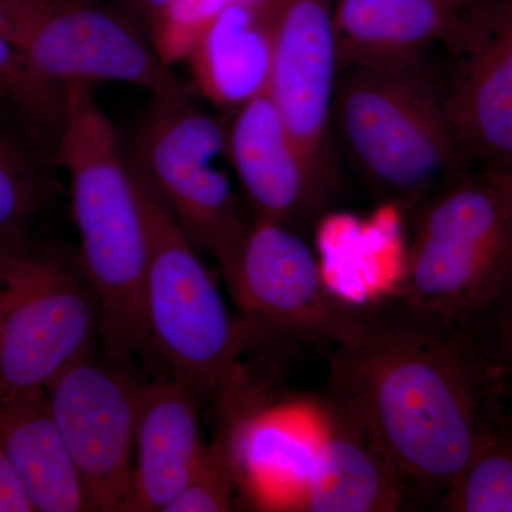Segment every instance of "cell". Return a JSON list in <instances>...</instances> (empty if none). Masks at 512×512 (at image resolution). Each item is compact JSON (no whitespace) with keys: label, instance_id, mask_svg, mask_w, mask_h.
Masks as SVG:
<instances>
[{"label":"cell","instance_id":"16","mask_svg":"<svg viewBox=\"0 0 512 512\" xmlns=\"http://www.w3.org/2000/svg\"><path fill=\"white\" fill-rule=\"evenodd\" d=\"M200 400L175 379L143 384L130 511L164 512L200 464Z\"/></svg>","mask_w":512,"mask_h":512},{"label":"cell","instance_id":"13","mask_svg":"<svg viewBox=\"0 0 512 512\" xmlns=\"http://www.w3.org/2000/svg\"><path fill=\"white\" fill-rule=\"evenodd\" d=\"M228 161L258 218L295 228L315 220L332 200L303 156L266 89L234 111Z\"/></svg>","mask_w":512,"mask_h":512},{"label":"cell","instance_id":"21","mask_svg":"<svg viewBox=\"0 0 512 512\" xmlns=\"http://www.w3.org/2000/svg\"><path fill=\"white\" fill-rule=\"evenodd\" d=\"M0 101L36 143L56 147L63 120L64 86L40 72L28 53L3 35Z\"/></svg>","mask_w":512,"mask_h":512},{"label":"cell","instance_id":"17","mask_svg":"<svg viewBox=\"0 0 512 512\" xmlns=\"http://www.w3.org/2000/svg\"><path fill=\"white\" fill-rule=\"evenodd\" d=\"M0 434L33 511H93L45 387L0 400Z\"/></svg>","mask_w":512,"mask_h":512},{"label":"cell","instance_id":"15","mask_svg":"<svg viewBox=\"0 0 512 512\" xmlns=\"http://www.w3.org/2000/svg\"><path fill=\"white\" fill-rule=\"evenodd\" d=\"M466 12L454 0H333L339 70L416 66L454 42Z\"/></svg>","mask_w":512,"mask_h":512},{"label":"cell","instance_id":"7","mask_svg":"<svg viewBox=\"0 0 512 512\" xmlns=\"http://www.w3.org/2000/svg\"><path fill=\"white\" fill-rule=\"evenodd\" d=\"M228 124L192 101L184 86L153 93L131 163L173 211L192 242L224 262L248 222L221 160Z\"/></svg>","mask_w":512,"mask_h":512},{"label":"cell","instance_id":"24","mask_svg":"<svg viewBox=\"0 0 512 512\" xmlns=\"http://www.w3.org/2000/svg\"><path fill=\"white\" fill-rule=\"evenodd\" d=\"M0 512H35L13 468L0 434Z\"/></svg>","mask_w":512,"mask_h":512},{"label":"cell","instance_id":"4","mask_svg":"<svg viewBox=\"0 0 512 512\" xmlns=\"http://www.w3.org/2000/svg\"><path fill=\"white\" fill-rule=\"evenodd\" d=\"M414 234L396 295L466 325L512 265V173L470 167L414 207Z\"/></svg>","mask_w":512,"mask_h":512},{"label":"cell","instance_id":"10","mask_svg":"<svg viewBox=\"0 0 512 512\" xmlns=\"http://www.w3.org/2000/svg\"><path fill=\"white\" fill-rule=\"evenodd\" d=\"M272 35L266 92L320 180L336 190L330 147L339 76L333 0H261Z\"/></svg>","mask_w":512,"mask_h":512},{"label":"cell","instance_id":"3","mask_svg":"<svg viewBox=\"0 0 512 512\" xmlns=\"http://www.w3.org/2000/svg\"><path fill=\"white\" fill-rule=\"evenodd\" d=\"M332 124L372 187L412 208L471 164L421 63L339 70Z\"/></svg>","mask_w":512,"mask_h":512},{"label":"cell","instance_id":"23","mask_svg":"<svg viewBox=\"0 0 512 512\" xmlns=\"http://www.w3.org/2000/svg\"><path fill=\"white\" fill-rule=\"evenodd\" d=\"M238 484V464L229 437L215 440L164 512L231 511Z\"/></svg>","mask_w":512,"mask_h":512},{"label":"cell","instance_id":"26","mask_svg":"<svg viewBox=\"0 0 512 512\" xmlns=\"http://www.w3.org/2000/svg\"><path fill=\"white\" fill-rule=\"evenodd\" d=\"M0 35L22 47L20 0H0Z\"/></svg>","mask_w":512,"mask_h":512},{"label":"cell","instance_id":"12","mask_svg":"<svg viewBox=\"0 0 512 512\" xmlns=\"http://www.w3.org/2000/svg\"><path fill=\"white\" fill-rule=\"evenodd\" d=\"M444 101L471 163L512 173V0L467 10Z\"/></svg>","mask_w":512,"mask_h":512},{"label":"cell","instance_id":"1","mask_svg":"<svg viewBox=\"0 0 512 512\" xmlns=\"http://www.w3.org/2000/svg\"><path fill=\"white\" fill-rule=\"evenodd\" d=\"M366 311L362 339L332 350L328 393L369 431L412 503L436 505L473 457L497 387L463 326L396 293Z\"/></svg>","mask_w":512,"mask_h":512},{"label":"cell","instance_id":"25","mask_svg":"<svg viewBox=\"0 0 512 512\" xmlns=\"http://www.w3.org/2000/svg\"><path fill=\"white\" fill-rule=\"evenodd\" d=\"M123 3L136 19L137 28L150 40L151 32L163 19L173 0H123Z\"/></svg>","mask_w":512,"mask_h":512},{"label":"cell","instance_id":"8","mask_svg":"<svg viewBox=\"0 0 512 512\" xmlns=\"http://www.w3.org/2000/svg\"><path fill=\"white\" fill-rule=\"evenodd\" d=\"M221 268L256 336H291L333 350L355 345L365 333L366 305L330 291L315 252L295 228L256 217Z\"/></svg>","mask_w":512,"mask_h":512},{"label":"cell","instance_id":"6","mask_svg":"<svg viewBox=\"0 0 512 512\" xmlns=\"http://www.w3.org/2000/svg\"><path fill=\"white\" fill-rule=\"evenodd\" d=\"M99 299L79 259L0 247V400L40 389L94 348Z\"/></svg>","mask_w":512,"mask_h":512},{"label":"cell","instance_id":"22","mask_svg":"<svg viewBox=\"0 0 512 512\" xmlns=\"http://www.w3.org/2000/svg\"><path fill=\"white\" fill-rule=\"evenodd\" d=\"M461 326L473 340L498 393L512 407V265L483 311Z\"/></svg>","mask_w":512,"mask_h":512},{"label":"cell","instance_id":"18","mask_svg":"<svg viewBox=\"0 0 512 512\" xmlns=\"http://www.w3.org/2000/svg\"><path fill=\"white\" fill-rule=\"evenodd\" d=\"M271 60V26L259 0L235 2L222 10L185 62L205 99L235 111L264 92Z\"/></svg>","mask_w":512,"mask_h":512},{"label":"cell","instance_id":"19","mask_svg":"<svg viewBox=\"0 0 512 512\" xmlns=\"http://www.w3.org/2000/svg\"><path fill=\"white\" fill-rule=\"evenodd\" d=\"M443 512H512V407L498 396L480 443L437 501Z\"/></svg>","mask_w":512,"mask_h":512},{"label":"cell","instance_id":"2","mask_svg":"<svg viewBox=\"0 0 512 512\" xmlns=\"http://www.w3.org/2000/svg\"><path fill=\"white\" fill-rule=\"evenodd\" d=\"M56 153L69 174L79 262L99 299L101 348L126 362L147 345L148 232L133 164L93 83L64 84Z\"/></svg>","mask_w":512,"mask_h":512},{"label":"cell","instance_id":"14","mask_svg":"<svg viewBox=\"0 0 512 512\" xmlns=\"http://www.w3.org/2000/svg\"><path fill=\"white\" fill-rule=\"evenodd\" d=\"M322 437L299 487L298 505L316 512L400 511L412 500L376 441L345 404L320 403Z\"/></svg>","mask_w":512,"mask_h":512},{"label":"cell","instance_id":"5","mask_svg":"<svg viewBox=\"0 0 512 512\" xmlns=\"http://www.w3.org/2000/svg\"><path fill=\"white\" fill-rule=\"evenodd\" d=\"M133 164V163H131ZM148 232L147 343L198 400L234 373L254 330L229 315L220 289L160 194L136 167Z\"/></svg>","mask_w":512,"mask_h":512},{"label":"cell","instance_id":"11","mask_svg":"<svg viewBox=\"0 0 512 512\" xmlns=\"http://www.w3.org/2000/svg\"><path fill=\"white\" fill-rule=\"evenodd\" d=\"M23 50L63 86L120 82L153 94L183 84L134 23L94 0H42Z\"/></svg>","mask_w":512,"mask_h":512},{"label":"cell","instance_id":"20","mask_svg":"<svg viewBox=\"0 0 512 512\" xmlns=\"http://www.w3.org/2000/svg\"><path fill=\"white\" fill-rule=\"evenodd\" d=\"M33 138L0 117V247L28 241L33 222L52 197V183Z\"/></svg>","mask_w":512,"mask_h":512},{"label":"cell","instance_id":"27","mask_svg":"<svg viewBox=\"0 0 512 512\" xmlns=\"http://www.w3.org/2000/svg\"><path fill=\"white\" fill-rule=\"evenodd\" d=\"M461 9L473 10L484 8V6L491 5V3L500 2V0H454Z\"/></svg>","mask_w":512,"mask_h":512},{"label":"cell","instance_id":"9","mask_svg":"<svg viewBox=\"0 0 512 512\" xmlns=\"http://www.w3.org/2000/svg\"><path fill=\"white\" fill-rule=\"evenodd\" d=\"M141 390L124 362L93 349L46 386L93 511H130Z\"/></svg>","mask_w":512,"mask_h":512}]
</instances>
